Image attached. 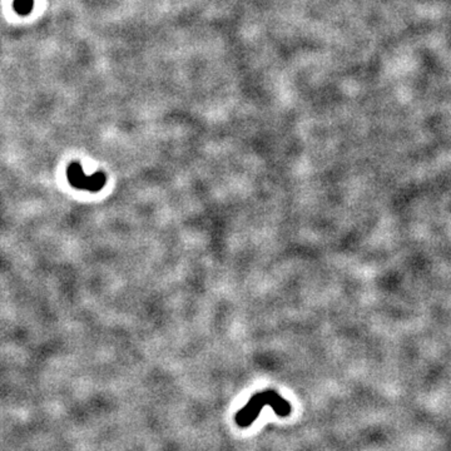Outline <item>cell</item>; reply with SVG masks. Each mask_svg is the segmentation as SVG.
I'll return each instance as SVG.
<instances>
[{
  "instance_id": "cell-1",
  "label": "cell",
  "mask_w": 451,
  "mask_h": 451,
  "mask_svg": "<svg viewBox=\"0 0 451 451\" xmlns=\"http://www.w3.org/2000/svg\"><path fill=\"white\" fill-rule=\"evenodd\" d=\"M266 405L271 406L276 415L281 417L289 416L292 410L289 402H286L281 395L277 394L275 390H265L254 395L246 406L237 412L236 423L240 428L251 426Z\"/></svg>"
},
{
  "instance_id": "cell-2",
  "label": "cell",
  "mask_w": 451,
  "mask_h": 451,
  "mask_svg": "<svg viewBox=\"0 0 451 451\" xmlns=\"http://www.w3.org/2000/svg\"><path fill=\"white\" fill-rule=\"evenodd\" d=\"M67 176L69 184L78 190H87L91 192H98L106 186L107 178L104 173L98 172L93 176H85L83 168L79 163H72L67 170Z\"/></svg>"
},
{
  "instance_id": "cell-3",
  "label": "cell",
  "mask_w": 451,
  "mask_h": 451,
  "mask_svg": "<svg viewBox=\"0 0 451 451\" xmlns=\"http://www.w3.org/2000/svg\"><path fill=\"white\" fill-rule=\"evenodd\" d=\"M14 12L21 16H27L33 12L34 0H14Z\"/></svg>"
}]
</instances>
